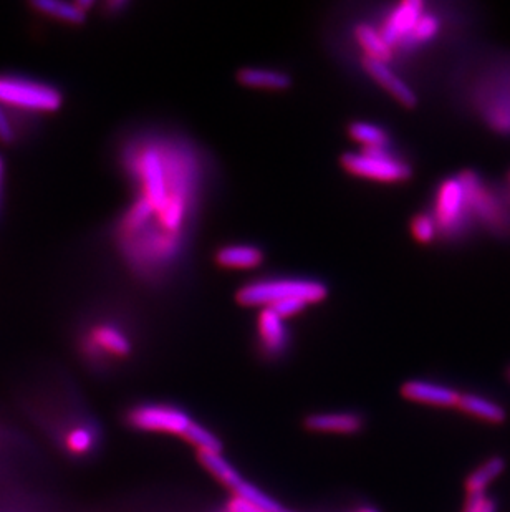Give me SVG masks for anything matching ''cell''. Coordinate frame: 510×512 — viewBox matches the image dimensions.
I'll use <instances>...</instances> for the list:
<instances>
[{"label": "cell", "instance_id": "1", "mask_svg": "<svg viewBox=\"0 0 510 512\" xmlns=\"http://www.w3.org/2000/svg\"><path fill=\"white\" fill-rule=\"evenodd\" d=\"M0 107L40 120L63 107V93L39 78L22 73H0Z\"/></svg>", "mask_w": 510, "mask_h": 512}, {"label": "cell", "instance_id": "2", "mask_svg": "<svg viewBox=\"0 0 510 512\" xmlns=\"http://www.w3.org/2000/svg\"><path fill=\"white\" fill-rule=\"evenodd\" d=\"M327 285L304 279H280V281H259L244 285L237 290L236 300L244 307H272L284 300L299 299L318 304L327 299Z\"/></svg>", "mask_w": 510, "mask_h": 512}, {"label": "cell", "instance_id": "3", "mask_svg": "<svg viewBox=\"0 0 510 512\" xmlns=\"http://www.w3.org/2000/svg\"><path fill=\"white\" fill-rule=\"evenodd\" d=\"M194 418L188 410L171 403L145 401L135 403L123 411V423L126 428L148 433V435L181 436L184 438Z\"/></svg>", "mask_w": 510, "mask_h": 512}, {"label": "cell", "instance_id": "4", "mask_svg": "<svg viewBox=\"0 0 510 512\" xmlns=\"http://www.w3.org/2000/svg\"><path fill=\"white\" fill-rule=\"evenodd\" d=\"M78 352L88 363L103 367L106 363L120 362L133 353L130 337L110 322H100L78 335Z\"/></svg>", "mask_w": 510, "mask_h": 512}, {"label": "cell", "instance_id": "5", "mask_svg": "<svg viewBox=\"0 0 510 512\" xmlns=\"http://www.w3.org/2000/svg\"><path fill=\"white\" fill-rule=\"evenodd\" d=\"M340 163L343 170L353 176L381 183H405L413 176L411 166L388 155L386 148H373L363 153H345L340 158Z\"/></svg>", "mask_w": 510, "mask_h": 512}, {"label": "cell", "instance_id": "6", "mask_svg": "<svg viewBox=\"0 0 510 512\" xmlns=\"http://www.w3.org/2000/svg\"><path fill=\"white\" fill-rule=\"evenodd\" d=\"M467 196L464 184L459 178H449L439 186L434 203V216L439 229L456 231L466 218Z\"/></svg>", "mask_w": 510, "mask_h": 512}, {"label": "cell", "instance_id": "7", "mask_svg": "<svg viewBox=\"0 0 510 512\" xmlns=\"http://www.w3.org/2000/svg\"><path fill=\"white\" fill-rule=\"evenodd\" d=\"M138 178L143 183V191H145L143 198L154 209H158L159 213L174 199H181L169 196L168 183H166L168 179H166V173H164L163 160H161V156L156 150L148 148V150L141 153L140 158H138Z\"/></svg>", "mask_w": 510, "mask_h": 512}, {"label": "cell", "instance_id": "8", "mask_svg": "<svg viewBox=\"0 0 510 512\" xmlns=\"http://www.w3.org/2000/svg\"><path fill=\"white\" fill-rule=\"evenodd\" d=\"M304 428L315 435H360L366 428V418L358 411H320L305 416Z\"/></svg>", "mask_w": 510, "mask_h": 512}, {"label": "cell", "instance_id": "9", "mask_svg": "<svg viewBox=\"0 0 510 512\" xmlns=\"http://www.w3.org/2000/svg\"><path fill=\"white\" fill-rule=\"evenodd\" d=\"M400 393L405 400L436 408H458L462 395L454 388L429 380H409L401 385Z\"/></svg>", "mask_w": 510, "mask_h": 512}, {"label": "cell", "instance_id": "10", "mask_svg": "<svg viewBox=\"0 0 510 512\" xmlns=\"http://www.w3.org/2000/svg\"><path fill=\"white\" fill-rule=\"evenodd\" d=\"M361 65L365 68V72L368 73L380 87L385 88L386 92L390 93L391 97L395 98L396 102L401 103L403 107L414 108L418 105L416 93L411 90L408 83L403 82V80L388 67V63L363 57Z\"/></svg>", "mask_w": 510, "mask_h": 512}, {"label": "cell", "instance_id": "11", "mask_svg": "<svg viewBox=\"0 0 510 512\" xmlns=\"http://www.w3.org/2000/svg\"><path fill=\"white\" fill-rule=\"evenodd\" d=\"M424 4L421 0H406L403 4L398 5L390 17L386 20L383 29L380 30L386 44L393 45L398 42H405L408 35L413 32L414 25L418 24V20L423 17Z\"/></svg>", "mask_w": 510, "mask_h": 512}, {"label": "cell", "instance_id": "12", "mask_svg": "<svg viewBox=\"0 0 510 512\" xmlns=\"http://www.w3.org/2000/svg\"><path fill=\"white\" fill-rule=\"evenodd\" d=\"M257 329H259L260 347L267 357L277 358L284 355L285 348L289 345V334L282 317L275 314L270 307H264L260 310Z\"/></svg>", "mask_w": 510, "mask_h": 512}, {"label": "cell", "instance_id": "13", "mask_svg": "<svg viewBox=\"0 0 510 512\" xmlns=\"http://www.w3.org/2000/svg\"><path fill=\"white\" fill-rule=\"evenodd\" d=\"M93 2H75V4H67V2H50V0H42V2H34L32 9L37 14L49 17V19L57 20L62 24L82 25L87 20V10L92 7Z\"/></svg>", "mask_w": 510, "mask_h": 512}, {"label": "cell", "instance_id": "14", "mask_svg": "<svg viewBox=\"0 0 510 512\" xmlns=\"http://www.w3.org/2000/svg\"><path fill=\"white\" fill-rule=\"evenodd\" d=\"M217 266L222 269H255L265 261L264 251L254 246L221 247L214 256Z\"/></svg>", "mask_w": 510, "mask_h": 512}, {"label": "cell", "instance_id": "15", "mask_svg": "<svg viewBox=\"0 0 510 512\" xmlns=\"http://www.w3.org/2000/svg\"><path fill=\"white\" fill-rule=\"evenodd\" d=\"M458 410L466 415L474 416L477 420L487 421L492 425H499L507 420V411L501 403L489 400V398L476 395V393H464L459 400Z\"/></svg>", "mask_w": 510, "mask_h": 512}, {"label": "cell", "instance_id": "16", "mask_svg": "<svg viewBox=\"0 0 510 512\" xmlns=\"http://www.w3.org/2000/svg\"><path fill=\"white\" fill-rule=\"evenodd\" d=\"M506 468V459L502 456L487 458L484 463L479 464L474 471L467 474L466 481H464L467 496L487 493V488L506 471Z\"/></svg>", "mask_w": 510, "mask_h": 512}, {"label": "cell", "instance_id": "17", "mask_svg": "<svg viewBox=\"0 0 510 512\" xmlns=\"http://www.w3.org/2000/svg\"><path fill=\"white\" fill-rule=\"evenodd\" d=\"M237 82L249 88H264V90H289L292 87V77L284 72L264 70V68H241L237 72Z\"/></svg>", "mask_w": 510, "mask_h": 512}, {"label": "cell", "instance_id": "18", "mask_svg": "<svg viewBox=\"0 0 510 512\" xmlns=\"http://www.w3.org/2000/svg\"><path fill=\"white\" fill-rule=\"evenodd\" d=\"M355 39L360 44L361 49L365 52V57L380 60V62L388 63L393 57V47L386 44L380 30H375L371 25L360 24L355 27Z\"/></svg>", "mask_w": 510, "mask_h": 512}, {"label": "cell", "instance_id": "19", "mask_svg": "<svg viewBox=\"0 0 510 512\" xmlns=\"http://www.w3.org/2000/svg\"><path fill=\"white\" fill-rule=\"evenodd\" d=\"M198 458L207 473L212 474L229 491L236 488L241 481L242 474L237 471L234 464L222 456V453H198Z\"/></svg>", "mask_w": 510, "mask_h": 512}, {"label": "cell", "instance_id": "20", "mask_svg": "<svg viewBox=\"0 0 510 512\" xmlns=\"http://www.w3.org/2000/svg\"><path fill=\"white\" fill-rule=\"evenodd\" d=\"M30 120L34 118L0 107V143L4 145L19 143L27 135V131H30Z\"/></svg>", "mask_w": 510, "mask_h": 512}, {"label": "cell", "instance_id": "21", "mask_svg": "<svg viewBox=\"0 0 510 512\" xmlns=\"http://www.w3.org/2000/svg\"><path fill=\"white\" fill-rule=\"evenodd\" d=\"M183 440L188 441L189 445H193L198 453H222L224 450L221 438L196 420L189 426Z\"/></svg>", "mask_w": 510, "mask_h": 512}, {"label": "cell", "instance_id": "22", "mask_svg": "<svg viewBox=\"0 0 510 512\" xmlns=\"http://www.w3.org/2000/svg\"><path fill=\"white\" fill-rule=\"evenodd\" d=\"M348 133L352 136V140L365 146V150L386 148L390 143V136L385 130H381L380 126L371 125V123H363V121L352 123L348 128Z\"/></svg>", "mask_w": 510, "mask_h": 512}, {"label": "cell", "instance_id": "23", "mask_svg": "<svg viewBox=\"0 0 510 512\" xmlns=\"http://www.w3.org/2000/svg\"><path fill=\"white\" fill-rule=\"evenodd\" d=\"M438 224L436 219L429 214H418L411 221V234L421 244H429L438 236Z\"/></svg>", "mask_w": 510, "mask_h": 512}, {"label": "cell", "instance_id": "24", "mask_svg": "<svg viewBox=\"0 0 510 512\" xmlns=\"http://www.w3.org/2000/svg\"><path fill=\"white\" fill-rule=\"evenodd\" d=\"M439 32V20L434 15H424L418 20V24L414 25L413 32L408 35L406 42L408 44H423L433 39L434 35Z\"/></svg>", "mask_w": 510, "mask_h": 512}, {"label": "cell", "instance_id": "25", "mask_svg": "<svg viewBox=\"0 0 510 512\" xmlns=\"http://www.w3.org/2000/svg\"><path fill=\"white\" fill-rule=\"evenodd\" d=\"M462 512H497L496 499L487 493L467 496L466 506Z\"/></svg>", "mask_w": 510, "mask_h": 512}, {"label": "cell", "instance_id": "26", "mask_svg": "<svg viewBox=\"0 0 510 512\" xmlns=\"http://www.w3.org/2000/svg\"><path fill=\"white\" fill-rule=\"evenodd\" d=\"M307 307L308 304L307 302H304V300L290 299L284 300V302H279V304L272 305L270 309L274 310L275 314L285 320L289 319V317H294V315L300 314V312H304Z\"/></svg>", "mask_w": 510, "mask_h": 512}, {"label": "cell", "instance_id": "27", "mask_svg": "<svg viewBox=\"0 0 510 512\" xmlns=\"http://www.w3.org/2000/svg\"><path fill=\"white\" fill-rule=\"evenodd\" d=\"M226 512H267L260 506H255L247 499L239 498L236 494H232L229 501H227Z\"/></svg>", "mask_w": 510, "mask_h": 512}, {"label": "cell", "instance_id": "28", "mask_svg": "<svg viewBox=\"0 0 510 512\" xmlns=\"http://www.w3.org/2000/svg\"><path fill=\"white\" fill-rule=\"evenodd\" d=\"M352 512H381L380 509L376 508V506H371V504H360L357 508H353Z\"/></svg>", "mask_w": 510, "mask_h": 512}, {"label": "cell", "instance_id": "29", "mask_svg": "<svg viewBox=\"0 0 510 512\" xmlns=\"http://www.w3.org/2000/svg\"><path fill=\"white\" fill-rule=\"evenodd\" d=\"M282 512H295V511H292V509H289V508H284V509H282Z\"/></svg>", "mask_w": 510, "mask_h": 512}, {"label": "cell", "instance_id": "30", "mask_svg": "<svg viewBox=\"0 0 510 512\" xmlns=\"http://www.w3.org/2000/svg\"><path fill=\"white\" fill-rule=\"evenodd\" d=\"M507 375H509V378H510V368H509V372H507Z\"/></svg>", "mask_w": 510, "mask_h": 512}]
</instances>
